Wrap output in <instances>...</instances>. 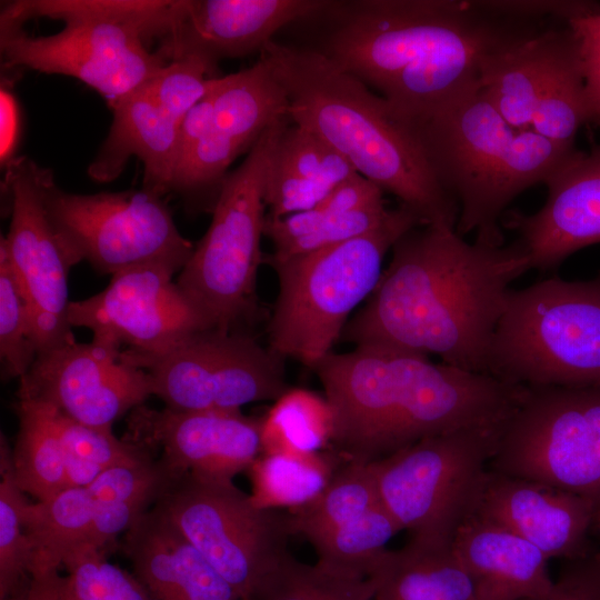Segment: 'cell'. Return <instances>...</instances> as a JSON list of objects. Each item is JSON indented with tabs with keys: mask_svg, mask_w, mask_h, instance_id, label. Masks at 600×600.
Wrapping results in <instances>:
<instances>
[{
	"mask_svg": "<svg viewBox=\"0 0 600 600\" xmlns=\"http://www.w3.org/2000/svg\"><path fill=\"white\" fill-rule=\"evenodd\" d=\"M134 576L153 600H238L229 583L154 506L126 531Z\"/></svg>",
	"mask_w": 600,
	"mask_h": 600,
	"instance_id": "cell-23",
	"label": "cell"
},
{
	"mask_svg": "<svg viewBox=\"0 0 600 600\" xmlns=\"http://www.w3.org/2000/svg\"><path fill=\"white\" fill-rule=\"evenodd\" d=\"M598 501L536 480L488 469L471 516L494 522L549 559L591 556L589 532Z\"/></svg>",
	"mask_w": 600,
	"mask_h": 600,
	"instance_id": "cell-20",
	"label": "cell"
},
{
	"mask_svg": "<svg viewBox=\"0 0 600 600\" xmlns=\"http://www.w3.org/2000/svg\"><path fill=\"white\" fill-rule=\"evenodd\" d=\"M422 224L403 204L373 230L309 253L266 258L279 291L268 326L269 348L312 369L342 337L352 311L377 287L393 244Z\"/></svg>",
	"mask_w": 600,
	"mask_h": 600,
	"instance_id": "cell-6",
	"label": "cell"
},
{
	"mask_svg": "<svg viewBox=\"0 0 600 600\" xmlns=\"http://www.w3.org/2000/svg\"><path fill=\"white\" fill-rule=\"evenodd\" d=\"M93 501L87 488L69 487L27 502L23 524L31 546L30 576L58 571L68 553L89 543Z\"/></svg>",
	"mask_w": 600,
	"mask_h": 600,
	"instance_id": "cell-31",
	"label": "cell"
},
{
	"mask_svg": "<svg viewBox=\"0 0 600 600\" xmlns=\"http://www.w3.org/2000/svg\"><path fill=\"white\" fill-rule=\"evenodd\" d=\"M38 356L29 312L12 267L0 251V360L2 378L23 377Z\"/></svg>",
	"mask_w": 600,
	"mask_h": 600,
	"instance_id": "cell-42",
	"label": "cell"
},
{
	"mask_svg": "<svg viewBox=\"0 0 600 600\" xmlns=\"http://www.w3.org/2000/svg\"><path fill=\"white\" fill-rule=\"evenodd\" d=\"M489 469L600 500V386L530 388Z\"/></svg>",
	"mask_w": 600,
	"mask_h": 600,
	"instance_id": "cell-11",
	"label": "cell"
},
{
	"mask_svg": "<svg viewBox=\"0 0 600 600\" xmlns=\"http://www.w3.org/2000/svg\"><path fill=\"white\" fill-rule=\"evenodd\" d=\"M288 99L291 122L317 134L359 174L414 212L456 228L459 207L439 180L410 122L317 49L269 42L259 54Z\"/></svg>",
	"mask_w": 600,
	"mask_h": 600,
	"instance_id": "cell-4",
	"label": "cell"
},
{
	"mask_svg": "<svg viewBox=\"0 0 600 600\" xmlns=\"http://www.w3.org/2000/svg\"><path fill=\"white\" fill-rule=\"evenodd\" d=\"M41 171L27 156L4 166L2 194L10 213L3 251L24 296L38 354L76 341L68 320V277L81 262L49 218Z\"/></svg>",
	"mask_w": 600,
	"mask_h": 600,
	"instance_id": "cell-14",
	"label": "cell"
},
{
	"mask_svg": "<svg viewBox=\"0 0 600 600\" xmlns=\"http://www.w3.org/2000/svg\"><path fill=\"white\" fill-rule=\"evenodd\" d=\"M488 373L530 388L600 386V276L511 289Z\"/></svg>",
	"mask_w": 600,
	"mask_h": 600,
	"instance_id": "cell-7",
	"label": "cell"
},
{
	"mask_svg": "<svg viewBox=\"0 0 600 600\" xmlns=\"http://www.w3.org/2000/svg\"><path fill=\"white\" fill-rule=\"evenodd\" d=\"M62 600H153L136 576L109 562L102 549L83 543L63 560Z\"/></svg>",
	"mask_w": 600,
	"mask_h": 600,
	"instance_id": "cell-40",
	"label": "cell"
},
{
	"mask_svg": "<svg viewBox=\"0 0 600 600\" xmlns=\"http://www.w3.org/2000/svg\"><path fill=\"white\" fill-rule=\"evenodd\" d=\"M587 122L590 109L576 41L556 68L529 129L552 142L574 147L576 136Z\"/></svg>",
	"mask_w": 600,
	"mask_h": 600,
	"instance_id": "cell-38",
	"label": "cell"
},
{
	"mask_svg": "<svg viewBox=\"0 0 600 600\" xmlns=\"http://www.w3.org/2000/svg\"><path fill=\"white\" fill-rule=\"evenodd\" d=\"M390 209L384 201L340 211L320 201L312 209L283 218L266 216L264 236L273 244L276 258L318 251L366 234L377 228Z\"/></svg>",
	"mask_w": 600,
	"mask_h": 600,
	"instance_id": "cell-32",
	"label": "cell"
},
{
	"mask_svg": "<svg viewBox=\"0 0 600 600\" xmlns=\"http://www.w3.org/2000/svg\"><path fill=\"white\" fill-rule=\"evenodd\" d=\"M26 600H62V577L59 571L30 576Z\"/></svg>",
	"mask_w": 600,
	"mask_h": 600,
	"instance_id": "cell-48",
	"label": "cell"
},
{
	"mask_svg": "<svg viewBox=\"0 0 600 600\" xmlns=\"http://www.w3.org/2000/svg\"><path fill=\"white\" fill-rule=\"evenodd\" d=\"M261 421L263 453L313 454L331 441L329 403L306 389L290 388Z\"/></svg>",
	"mask_w": 600,
	"mask_h": 600,
	"instance_id": "cell-35",
	"label": "cell"
},
{
	"mask_svg": "<svg viewBox=\"0 0 600 600\" xmlns=\"http://www.w3.org/2000/svg\"><path fill=\"white\" fill-rule=\"evenodd\" d=\"M54 414L63 446L68 488H86L107 469L148 457L141 444L118 439L112 429L81 424L56 408Z\"/></svg>",
	"mask_w": 600,
	"mask_h": 600,
	"instance_id": "cell-37",
	"label": "cell"
},
{
	"mask_svg": "<svg viewBox=\"0 0 600 600\" xmlns=\"http://www.w3.org/2000/svg\"><path fill=\"white\" fill-rule=\"evenodd\" d=\"M174 268L146 264L111 276L97 294L70 301L71 327L89 329L92 340L138 354H157L190 334L210 329L179 289Z\"/></svg>",
	"mask_w": 600,
	"mask_h": 600,
	"instance_id": "cell-16",
	"label": "cell"
},
{
	"mask_svg": "<svg viewBox=\"0 0 600 600\" xmlns=\"http://www.w3.org/2000/svg\"><path fill=\"white\" fill-rule=\"evenodd\" d=\"M217 77V69L190 56L169 62L142 88L182 122Z\"/></svg>",
	"mask_w": 600,
	"mask_h": 600,
	"instance_id": "cell-43",
	"label": "cell"
},
{
	"mask_svg": "<svg viewBox=\"0 0 600 600\" xmlns=\"http://www.w3.org/2000/svg\"><path fill=\"white\" fill-rule=\"evenodd\" d=\"M111 110L109 132L88 176L99 183L110 182L136 156L143 163L142 188L163 198L172 190L181 122L142 87Z\"/></svg>",
	"mask_w": 600,
	"mask_h": 600,
	"instance_id": "cell-24",
	"label": "cell"
},
{
	"mask_svg": "<svg viewBox=\"0 0 600 600\" xmlns=\"http://www.w3.org/2000/svg\"><path fill=\"white\" fill-rule=\"evenodd\" d=\"M312 370L332 413L330 442L348 462L372 463L461 429L502 428L528 391L379 344L331 351Z\"/></svg>",
	"mask_w": 600,
	"mask_h": 600,
	"instance_id": "cell-3",
	"label": "cell"
},
{
	"mask_svg": "<svg viewBox=\"0 0 600 600\" xmlns=\"http://www.w3.org/2000/svg\"><path fill=\"white\" fill-rule=\"evenodd\" d=\"M252 502L262 509H299L314 500L331 479L333 468L327 457L313 454L262 453L248 469Z\"/></svg>",
	"mask_w": 600,
	"mask_h": 600,
	"instance_id": "cell-33",
	"label": "cell"
},
{
	"mask_svg": "<svg viewBox=\"0 0 600 600\" xmlns=\"http://www.w3.org/2000/svg\"><path fill=\"white\" fill-rule=\"evenodd\" d=\"M436 174L459 207L456 231L502 246L499 221L521 192L547 180L578 150L512 127L479 83L410 122Z\"/></svg>",
	"mask_w": 600,
	"mask_h": 600,
	"instance_id": "cell-5",
	"label": "cell"
},
{
	"mask_svg": "<svg viewBox=\"0 0 600 600\" xmlns=\"http://www.w3.org/2000/svg\"><path fill=\"white\" fill-rule=\"evenodd\" d=\"M372 577L374 600H476L471 579L451 547L410 540L398 550H384Z\"/></svg>",
	"mask_w": 600,
	"mask_h": 600,
	"instance_id": "cell-28",
	"label": "cell"
},
{
	"mask_svg": "<svg viewBox=\"0 0 600 600\" xmlns=\"http://www.w3.org/2000/svg\"><path fill=\"white\" fill-rule=\"evenodd\" d=\"M44 204L54 228L79 259L113 276L146 264L181 271L194 246L178 230L163 199L146 189L71 193L42 168Z\"/></svg>",
	"mask_w": 600,
	"mask_h": 600,
	"instance_id": "cell-12",
	"label": "cell"
},
{
	"mask_svg": "<svg viewBox=\"0 0 600 600\" xmlns=\"http://www.w3.org/2000/svg\"><path fill=\"white\" fill-rule=\"evenodd\" d=\"M121 351L91 340L39 353L19 379L18 397L48 403L81 424L112 429L152 396L148 373L122 361Z\"/></svg>",
	"mask_w": 600,
	"mask_h": 600,
	"instance_id": "cell-17",
	"label": "cell"
},
{
	"mask_svg": "<svg viewBox=\"0 0 600 600\" xmlns=\"http://www.w3.org/2000/svg\"><path fill=\"white\" fill-rule=\"evenodd\" d=\"M402 529L382 507H373L357 519L309 541L318 564L330 571L357 577H371L386 550V543Z\"/></svg>",
	"mask_w": 600,
	"mask_h": 600,
	"instance_id": "cell-36",
	"label": "cell"
},
{
	"mask_svg": "<svg viewBox=\"0 0 600 600\" xmlns=\"http://www.w3.org/2000/svg\"><path fill=\"white\" fill-rule=\"evenodd\" d=\"M12 452L1 446L0 482V599L19 592L30 576L31 546L23 524L28 502L11 471Z\"/></svg>",
	"mask_w": 600,
	"mask_h": 600,
	"instance_id": "cell-41",
	"label": "cell"
},
{
	"mask_svg": "<svg viewBox=\"0 0 600 600\" xmlns=\"http://www.w3.org/2000/svg\"><path fill=\"white\" fill-rule=\"evenodd\" d=\"M336 12L320 51L408 122L478 84L487 57L541 29L476 1L362 0L339 2Z\"/></svg>",
	"mask_w": 600,
	"mask_h": 600,
	"instance_id": "cell-2",
	"label": "cell"
},
{
	"mask_svg": "<svg viewBox=\"0 0 600 600\" xmlns=\"http://www.w3.org/2000/svg\"><path fill=\"white\" fill-rule=\"evenodd\" d=\"M598 532L600 533V500L598 501L596 516H594V526ZM597 554L600 557V550L597 551Z\"/></svg>",
	"mask_w": 600,
	"mask_h": 600,
	"instance_id": "cell-50",
	"label": "cell"
},
{
	"mask_svg": "<svg viewBox=\"0 0 600 600\" xmlns=\"http://www.w3.org/2000/svg\"><path fill=\"white\" fill-rule=\"evenodd\" d=\"M229 583L237 599L254 600L289 553L291 512L257 507L233 482L184 474L156 502Z\"/></svg>",
	"mask_w": 600,
	"mask_h": 600,
	"instance_id": "cell-10",
	"label": "cell"
},
{
	"mask_svg": "<svg viewBox=\"0 0 600 600\" xmlns=\"http://www.w3.org/2000/svg\"><path fill=\"white\" fill-rule=\"evenodd\" d=\"M534 600H600V557L569 561L550 592Z\"/></svg>",
	"mask_w": 600,
	"mask_h": 600,
	"instance_id": "cell-45",
	"label": "cell"
},
{
	"mask_svg": "<svg viewBox=\"0 0 600 600\" xmlns=\"http://www.w3.org/2000/svg\"><path fill=\"white\" fill-rule=\"evenodd\" d=\"M544 184L548 196L540 210L512 211L506 222L518 233L531 269L539 270L600 243V143L577 150Z\"/></svg>",
	"mask_w": 600,
	"mask_h": 600,
	"instance_id": "cell-22",
	"label": "cell"
},
{
	"mask_svg": "<svg viewBox=\"0 0 600 600\" xmlns=\"http://www.w3.org/2000/svg\"><path fill=\"white\" fill-rule=\"evenodd\" d=\"M503 428L429 437L372 462L380 503L412 540L451 547L474 510Z\"/></svg>",
	"mask_w": 600,
	"mask_h": 600,
	"instance_id": "cell-9",
	"label": "cell"
},
{
	"mask_svg": "<svg viewBox=\"0 0 600 600\" xmlns=\"http://www.w3.org/2000/svg\"><path fill=\"white\" fill-rule=\"evenodd\" d=\"M289 121L286 118L270 127L224 178L209 228L176 280L210 329L237 331L258 309L266 179L274 146Z\"/></svg>",
	"mask_w": 600,
	"mask_h": 600,
	"instance_id": "cell-8",
	"label": "cell"
},
{
	"mask_svg": "<svg viewBox=\"0 0 600 600\" xmlns=\"http://www.w3.org/2000/svg\"><path fill=\"white\" fill-rule=\"evenodd\" d=\"M286 118V92L261 57L249 68L218 77L209 130L176 171L171 192L190 201L210 194L214 202L231 163Z\"/></svg>",
	"mask_w": 600,
	"mask_h": 600,
	"instance_id": "cell-18",
	"label": "cell"
},
{
	"mask_svg": "<svg viewBox=\"0 0 600 600\" xmlns=\"http://www.w3.org/2000/svg\"><path fill=\"white\" fill-rule=\"evenodd\" d=\"M389 266L342 338L428 356L488 374L511 282L531 269L517 240L467 242L456 228L420 224L392 247Z\"/></svg>",
	"mask_w": 600,
	"mask_h": 600,
	"instance_id": "cell-1",
	"label": "cell"
},
{
	"mask_svg": "<svg viewBox=\"0 0 600 600\" xmlns=\"http://www.w3.org/2000/svg\"><path fill=\"white\" fill-rule=\"evenodd\" d=\"M262 421L240 410H153L143 404L131 411L132 440L161 450V462L173 480L193 477L229 483L263 453Z\"/></svg>",
	"mask_w": 600,
	"mask_h": 600,
	"instance_id": "cell-19",
	"label": "cell"
},
{
	"mask_svg": "<svg viewBox=\"0 0 600 600\" xmlns=\"http://www.w3.org/2000/svg\"><path fill=\"white\" fill-rule=\"evenodd\" d=\"M328 0H189L180 22L159 41L168 63L194 56L217 69L222 59L259 54L283 27L328 13Z\"/></svg>",
	"mask_w": 600,
	"mask_h": 600,
	"instance_id": "cell-21",
	"label": "cell"
},
{
	"mask_svg": "<svg viewBox=\"0 0 600 600\" xmlns=\"http://www.w3.org/2000/svg\"><path fill=\"white\" fill-rule=\"evenodd\" d=\"M18 398L19 431L11 471L23 493L44 500L68 488L54 408L36 399Z\"/></svg>",
	"mask_w": 600,
	"mask_h": 600,
	"instance_id": "cell-30",
	"label": "cell"
},
{
	"mask_svg": "<svg viewBox=\"0 0 600 600\" xmlns=\"http://www.w3.org/2000/svg\"><path fill=\"white\" fill-rule=\"evenodd\" d=\"M0 159L4 166L14 158L20 132V116L13 92L2 78L0 91Z\"/></svg>",
	"mask_w": 600,
	"mask_h": 600,
	"instance_id": "cell-47",
	"label": "cell"
},
{
	"mask_svg": "<svg viewBox=\"0 0 600 600\" xmlns=\"http://www.w3.org/2000/svg\"><path fill=\"white\" fill-rule=\"evenodd\" d=\"M452 550L472 581L476 600H534L553 587L544 553L480 517L463 521Z\"/></svg>",
	"mask_w": 600,
	"mask_h": 600,
	"instance_id": "cell-25",
	"label": "cell"
},
{
	"mask_svg": "<svg viewBox=\"0 0 600 600\" xmlns=\"http://www.w3.org/2000/svg\"><path fill=\"white\" fill-rule=\"evenodd\" d=\"M189 0H14L1 6L0 23L21 26L34 18L63 22L101 19L142 32L149 43L169 34L187 12Z\"/></svg>",
	"mask_w": 600,
	"mask_h": 600,
	"instance_id": "cell-29",
	"label": "cell"
},
{
	"mask_svg": "<svg viewBox=\"0 0 600 600\" xmlns=\"http://www.w3.org/2000/svg\"><path fill=\"white\" fill-rule=\"evenodd\" d=\"M374 577L357 578L298 561L290 552L267 578L254 600H374Z\"/></svg>",
	"mask_w": 600,
	"mask_h": 600,
	"instance_id": "cell-39",
	"label": "cell"
},
{
	"mask_svg": "<svg viewBox=\"0 0 600 600\" xmlns=\"http://www.w3.org/2000/svg\"><path fill=\"white\" fill-rule=\"evenodd\" d=\"M26 590L27 588L8 597L1 598L0 600H26Z\"/></svg>",
	"mask_w": 600,
	"mask_h": 600,
	"instance_id": "cell-49",
	"label": "cell"
},
{
	"mask_svg": "<svg viewBox=\"0 0 600 600\" xmlns=\"http://www.w3.org/2000/svg\"><path fill=\"white\" fill-rule=\"evenodd\" d=\"M149 44L138 29L101 19L70 20L59 32L39 37L21 26L0 23L3 68L79 79L110 109L168 64Z\"/></svg>",
	"mask_w": 600,
	"mask_h": 600,
	"instance_id": "cell-15",
	"label": "cell"
},
{
	"mask_svg": "<svg viewBox=\"0 0 600 600\" xmlns=\"http://www.w3.org/2000/svg\"><path fill=\"white\" fill-rule=\"evenodd\" d=\"M357 173L343 156L290 120L278 138L267 172V216L283 218L308 211Z\"/></svg>",
	"mask_w": 600,
	"mask_h": 600,
	"instance_id": "cell-27",
	"label": "cell"
},
{
	"mask_svg": "<svg viewBox=\"0 0 600 600\" xmlns=\"http://www.w3.org/2000/svg\"><path fill=\"white\" fill-rule=\"evenodd\" d=\"M574 44V36L564 23L503 47L481 66V93L512 127L529 129L556 68Z\"/></svg>",
	"mask_w": 600,
	"mask_h": 600,
	"instance_id": "cell-26",
	"label": "cell"
},
{
	"mask_svg": "<svg viewBox=\"0 0 600 600\" xmlns=\"http://www.w3.org/2000/svg\"><path fill=\"white\" fill-rule=\"evenodd\" d=\"M380 503L372 463L348 462L336 469L321 493L292 510L294 534L309 541L362 516Z\"/></svg>",
	"mask_w": 600,
	"mask_h": 600,
	"instance_id": "cell-34",
	"label": "cell"
},
{
	"mask_svg": "<svg viewBox=\"0 0 600 600\" xmlns=\"http://www.w3.org/2000/svg\"><path fill=\"white\" fill-rule=\"evenodd\" d=\"M217 79L212 80L207 93L188 111L180 124L176 171L190 158L209 130L214 111Z\"/></svg>",
	"mask_w": 600,
	"mask_h": 600,
	"instance_id": "cell-46",
	"label": "cell"
},
{
	"mask_svg": "<svg viewBox=\"0 0 600 600\" xmlns=\"http://www.w3.org/2000/svg\"><path fill=\"white\" fill-rule=\"evenodd\" d=\"M120 359L143 369L152 394L180 411L240 410L278 400L290 388L283 360L239 331L206 329L157 354L128 350Z\"/></svg>",
	"mask_w": 600,
	"mask_h": 600,
	"instance_id": "cell-13",
	"label": "cell"
},
{
	"mask_svg": "<svg viewBox=\"0 0 600 600\" xmlns=\"http://www.w3.org/2000/svg\"><path fill=\"white\" fill-rule=\"evenodd\" d=\"M578 46L590 122L600 127V13L567 22Z\"/></svg>",
	"mask_w": 600,
	"mask_h": 600,
	"instance_id": "cell-44",
	"label": "cell"
}]
</instances>
